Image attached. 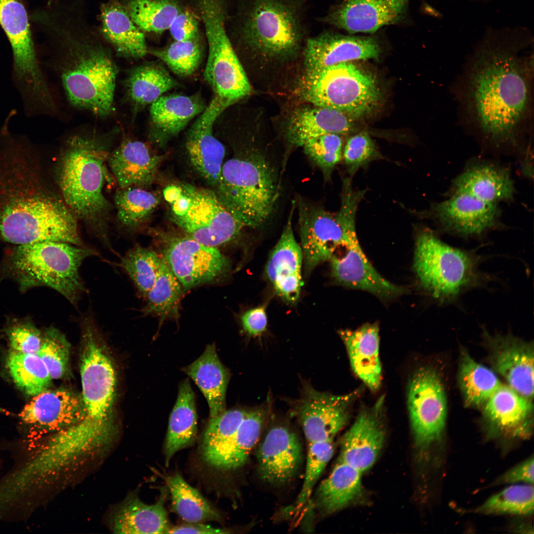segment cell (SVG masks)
<instances>
[{"label":"cell","instance_id":"28","mask_svg":"<svg viewBox=\"0 0 534 534\" xmlns=\"http://www.w3.org/2000/svg\"><path fill=\"white\" fill-rule=\"evenodd\" d=\"M208 47L204 78L215 95L229 106L248 95L251 87L230 41Z\"/></svg>","mask_w":534,"mask_h":534},{"label":"cell","instance_id":"4","mask_svg":"<svg viewBox=\"0 0 534 534\" xmlns=\"http://www.w3.org/2000/svg\"><path fill=\"white\" fill-rule=\"evenodd\" d=\"M111 132L71 136L61 152L56 180L62 200L76 218L110 251L108 222L112 205L103 194L109 179L106 163Z\"/></svg>","mask_w":534,"mask_h":534},{"label":"cell","instance_id":"11","mask_svg":"<svg viewBox=\"0 0 534 534\" xmlns=\"http://www.w3.org/2000/svg\"><path fill=\"white\" fill-rule=\"evenodd\" d=\"M0 25L11 46L13 80L23 102L45 101L51 93L37 58L22 0H0Z\"/></svg>","mask_w":534,"mask_h":534},{"label":"cell","instance_id":"26","mask_svg":"<svg viewBox=\"0 0 534 534\" xmlns=\"http://www.w3.org/2000/svg\"><path fill=\"white\" fill-rule=\"evenodd\" d=\"M261 478L271 485H282L296 475L302 461V447L296 435L277 426L267 433L257 453Z\"/></svg>","mask_w":534,"mask_h":534},{"label":"cell","instance_id":"18","mask_svg":"<svg viewBox=\"0 0 534 534\" xmlns=\"http://www.w3.org/2000/svg\"><path fill=\"white\" fill-rule=\"evenodd\" d=\"M229 105L214 95L188 130L185 148L193 169L209 184H218L221 175L225 148L213 135L214 124Z\"/></svg>","mask_w":534,"mask_h":534},{"label":"cell","instance_id":"34","mask_svg":"<svg viewBox=\"0 0 534 534\" xmlns=\"http://www.w3.org/2000/svg\"><path fill=\"white\" fill-rule=\"evenodd\" d=\"M453 192L471 195L487 203L511 200L514 182L509 171L502 166L488 162L477 163L467 167L453 182Z\"/></svg>","mask_w":534,"mask_h":534},{"label":"cell","instance_id":"8","mask_svg":"<svg viewBox=\"0 0 534 534\" xmlns=\"http://www.w3.org/2000/svg\"><path fill=\"white\" fill-rule=\"evenodd\" d=\"M95 250L67 242L44 241L17 245L9 258V269L21 289L45 286L76 306L86 288L79 269Z\"/></svg>","mask_w":534,"mask_h":534},{"label":"cell","instance_id":"46","mask_svg":"<svg viewBox=\"0 0 534 534\" xmlns=\"http://www.w3.org/2000/svg\"><path fill=\"white\" fill-rule=\"evenodd\" d=\"M6 364L16 385L28 396H36L51 384L46 366L37 354L12 350L7 355Z\"/></svg>","mask_w":534,"mask_h":534},{"label":"cell","instance_id":"27","mask_svg":"<svg viewBox=\"0 0 534 534\" xmlns=\"http://www.w3.org/2000/svg\"><path fill=\"white\" fill-rule=\"evenodd\" d=\"M206 106L198 92L190 95L165 94L160 96L150 105V142L159 147L165 146Z\"/></svg>","mask_w":534,"mask_h":534},{"label":"cell","instance_id":"30","mask_svg":"<svg viewBox=\"0 0 534 534\" xmlns=\"http://www.w3.org/2000/svg\"><path fill=\"white\" fill-rule=\"evenodd\" d=\"M168 495L165 489L153 504L142 502L137 495H128L111 512L109 524L115 534H167L170 526L164 507Z\"/></svg>","mask_w":534,"mask_h":534},{"label":"cell","instance_id":"55","mask_svg":"<svg viewBox=\"0 0 534 534\" xmlns=\"http://www.w3.org/2000/svg\"><path fill=\"white\" fill-rule=\"evenodd\" d=\"M6 333L12 350L26 354L38 353L43 333L31 322H18L9 327Z\"/></svg>","mask_w":534,"mask_h":534},{"label":"cell","instance_id":"25","mask_svg":"<svg viewBox=\"0 0 534 534\" xmlns=\"http://www.w3.org/2000/svg\"><path fill=\"white\" fill-rule=\"evenodd\" d=\"M277 244L269 255L265 275L285 302L293 305L298 300L303 284L301 268L303 255L292 227L294 204Z\"/></svg>","mask_w":534,"mask_h":534},{"label":"cell","instance_id":"10","mask_svg":"<svg viewBox=\"0 0 534 534\" xmlns=\"http://www.w3.org/2000/svg\"><path fill=\"white\" fill-rule=\"evenodd\" d=\"M299 89L303 98L313 105L339 111L351 118L371 113L381 96L375 78L351 62L306 71Z\"/></svg>","mask_w":534,"mask_h":534},{"label":"cell","instance_id":"12","mask_svg":"<svg viewBox=\"0 0 534 534\" xmlns=\"http://www.w3.org/2000/svg\"><path fill=\"white\" fill-rule=\"evenodd\" d=\"M162 256L181 285L189 289L210 282L229 272L231 262L217 247L205 245L191 237L152 229Z\"/></svg>","mask_w":534,"mask_h":534},{"label":"cell","instance_id":"40","mask_svg":"<svg viewBox=\"0 0 534 534\" xmlns=\"http://www.w3.org/2000/svg\"><path fill=\"white\" fill-rule=\"evenodd\" d=\"M267 416L265 407L247 411L232 438L208 464L225 471L243 466L259 440Z\"/></svg>","mask_w":534,"mask_h":534},{"label":"cell","instance_id":"52","mask_svg":"<svg viewBox=\"0 0 534 534\" xmlns=\"http://www.w3.org/2000/svg\"><path fill=\"white\" fill-rule=\"evenodd\" d=\"M306 154L321 170L325 180L330 179L341 161L343 142L340 135L329 134L307 140L302 145Z\"/></svg>","mask_w":534,"mask_h":534},{"label":"cell","instance_id":"39","mask_svg":"<svg viewBox=\"0 0 534 534\" xmlns=\"http://www.w3.org/2000/svg\"><path fill=\"white\" fill-rule=\"evenodd\" d=\"M361 474L338 460L330 474L317 488L316 507L323 513L331 514L353 502L362 491Z\"/></svg>","mask_w":534,"mask_h":534},{"label":"cell","instance_id":"2","mask_svg":"<svg viewBox=\"0 0 534 534\" xmlns=\"http://www.w3.org/2000/svg\"><path fill=\"white\" fill-rule=\"evenodd\" d=\"M38 19L52 40L54 67L74 106L106 117L114 111L118 68L110 48L87 19L79 2L53 3Z\"/></svg>","mask_w":534,"mask_h":534},{"label":"cell","instance_id":"60","mask_svg":"<svg viewBox=\"0 0 534 534\" xmlns=\"http://www.w3.org/2000/svg\"><path fill=\"white\" fill-rule=\"evenodd\" d=\"M48 5H50L57 0H46Z\"/></svg>","mask_w":534,"mask_h":534},{"label":"cell","instance_id":"5","mask_svg":"<svg viewBox=\"0 0 534 534\" xmlns=\"http://www.w3.org/2000/svg\"><path fill=\"white\" fill-rule=\"evenodd\" d=\"M9 169L0 173V239L17 245L79 244L78 220L63 200L39 188L28 171Z\"/></svg>","mask_w":534,"mask_h":534},{"label":"cell","instance_id":"1","mask_svg":"<svg viewBox=\"0 0 534 534\" xmlns=\"http://www.w3.org/2000/svg\"><path fill=\"white\" fill-rule=\"evenodd\" d=\"M486 39L467 61L458 98L466 121L496 145L515 144L531 127L533 56L523 45Z\"/></svg>","mask_w":534,"mask_h":534},{"label":"cell","instance_id":"56","mask_svg":"<svg viewBox=\"0 0 534 534\" xmlns=\"http://www.w3.org/2000/svg\"><path fill=\"white\" fill-rule=\"evenodd\" d=\"M199 19L191 9L183 7L171 23L169 30L175 41L192 40L201 35L199 29Z\"/></svg>","mask_w":534,"mask_h":534},{"label":"cell","instance_id":"29","mask_svg":"<svg viewBox=\"0 0 534 534\" xmlns=\"http://www.w3.org/2000/svg\"><path fill=\"white\" fill-rule=\"evenodd\" d=\"M162 160L146 143L125 139L110 152L107 162L119 188H146L154 181Z\"/></svg>","mask_w":534,"mask_h":534},{"label":"cell","instance_id":"31","mask_svg":"<svg viewBox=\"0 0 534 534\" xmlns=\"http://www.w3.org/2000/svg\"><path fill=\"white\" fill-rule=\"evenodd\" d=\"M98 32L120 56L137 59L148 53L144 34L132 20L121 0L101 4Z\"/></svg>","mask_w":534,"mask_h":534},{"label":"cell","instance_id":"19","mask_svg":"<svg viewBox=\"0 0 534 534\" xmlns=\"http://www.w3.org/2000/svg\"><path fill=\"white\" fill-rule=\"evenodd\" d=\"M408 0H343L320 21L348 32L373 33L406 15Z\"/></svg>","mask_w":534,"mask_h":534},{"label":"cell","instance_id":"17","mask_svg":"<svg viewBox=\"0 0 534 534\" xmlns=\"http://www.w3.org/2000/svg\"><path fill=\"white\" fill-rule=\"evenodd\" d=\"M448 233L462 237H478L497 225V205L464 192H453L448 199L431 207L430 213Z\"/></svg>","mask_w":534,"mask_h":534},{"label":"cell","instance_id":"6","mask_svg":"<svg viewBox=\"0 0 534 534\" xmlns=\"http://www.w3.org/2000/svg\"><path fill=\"white\" fill-rule=\"evenodd\" d=\"M481 259L471 251L447 244L425 229L416 237L413 267L422 289L444 305L487 283L490 276L480 270Z\"/></svg>","mask_w":534,"mask_h":534},{"label":"cell","instance_id":"41","mask_svg":"<svg viewBox=\"0 0 534 534\" xmlns=\"http://www.w3.org/2000/svg\"><path fill=\"white\" fill-rule=\"evenodd\" d=\"M114 199L118 224L131 233L146 222L160 202L158 193L137 186L119 188Z\"/></svg>","mask_w":534,"mask_h":534},{"label":"cell","instance_id":"16","mask_svg":"<svg viewBox=\"0 0 534 534\" xmlns=\"http://www.w3.org/2000/svg\"><path fill=\"white\" fill-rule=\"evenodd\" d=\"M298 206L301 247L309 273L345 246L346 235L337 213L301 201Z\"/></svg>","mask_w":534,"mask_h":534},{"label":"cell","instance_id":"37","mask_svg":"<svg viewBox=\"0 0 534 534\" xmlns=\"http://www.w3.org/2000/svg\"><path fill=\"white\" fill-rule=\"evenodd\" d=\"M126 99L134 112L150 105L178 83L160 64L146 62L132 68L124 81Z\"/></svg>","mask_w":534,"mask_h":534},{"label":"cell","instance_id":"21","mask_svg":"<svg viewBox=\"0 0 534 534\" xmlns=\"http://www.w3.org/2000/svg\"><path fill=\"white\" fill-rule=\"evenodd\" d=\"M345 254L333 255L329 260L331 275L338 284L367 291L382 300H391L407 292L406 288L393 284L373 267L363 252L357 237L345 245Z\"/></svg>","mask_w":534,"mask_h":534},{"label":"cell","instance_id":"23","mask_svg":"<svg viewBox=\"0 0 534 534\" xmlns=\"http://www.w3.org/2000/svg\"><path fill=\"white\" fill-rule=\"evenodd\" d=\"M84 413L81 395L60 388L34 396L19 417L31 430L54 433L78 422Z\"/></svg>","mask_w":534,"mask_h":534},{"label":"cell","instance_id":"49","mask_svg":"<svg viewBox=\"0 0 534 534\" xmlns=\"http://www.w3.org/2000/svg\"><path fill=\"white\" fill-rule=\"evenodd\" d=\"M161 259L152 249L138 244L130 249L121 259V267L144 297L155 282Z\"/></svg>","mask_w":534,"mask_h":534},{"label":"cell","instance_id":"3","mask_svg":"<svg viewBox=\"0 0 534 534\" xmlns=\"http://www.w3.org/2000/svg\"><path fill=\"white\" fill-rule=\"evenodd\" d=\"M81 324L80 372L84 415L78 422L57 431L54 437L63 455L74 461L86 462L104 455L117 437V379L114 363L94 317H83Z\"/></svg>","mask_w":534,"mask_h":534},{"label":"cell","instance_id":"33","mask_svg":"<svg viewBox=\"0 0 534 534\" xmlns=\"http://www.w3.org/2000/svg\"><path fill=\"white\" fill-rule=\"evenodd\" d=\"M379 330L378 323L375 322L364 324L355 330L338 331L353 371L372 391L378 390L381 383Z\"/></svg>","mask_w":534,"mask_h":534},{"label":"cell","instance_id":"13","mask_svg":"<svg viewBox=\"0 0 534 534\" xmlns=\"http://www.w3.org/2000/svg\"><path fill=\"white\" fill-rule=\"evenodd\" d=\"M188 202L173 221L187 235L210 247L229 243L240 235L244 226L223 205L213 191L185 183Z\"/></svg>","mask_w":534,"mask_h":534},{"label":"cell","instance_id":"36","mask_svg":"<svg viewBox=\"0 0 534 534\" xmlns=\"http://www.w3.org/2000/svg\"><path fill=\"white\" fill-rule=\"evenodd\" d=\"M205 397L214 417L225 410V397L230 373L222 364L214 344L208 345L196 360L182 369Z\"/></svg>","mask_w":534,"mask_h":534},{"label":"cell","instance_id":"22","mask_svg":"<svg viewBox=\"0 0 534 534\" xmlns=\"http://www.w3.org/2000/svg\"><path fill=\"white\" fill-rule=\"evenodd\" d=\"M380 52L374 37L326 31L307 40L305 64L306 71H313L343 62L377 59Z\"/></svg>","mask_w":534,"mask_h":534},{"label":"cell","instance_id":"59","mask_svg":"<svg viewBox=\"0 0 534 534\" xmlns=\"http://www.w3.org/2000/svg\"><path fill=\"white\" fill-rule=\"evenodd\" d=\"M225 529L216 528L201 523H187L170 527L167 534H227Z\"/></svg>","mask_w":534,"mask_h":534},{"label":"cell","instance_id":"20","mask_svg":"<svg viewBox=\"0 0 534 534\" xmlns=\"http://www.w3.org/2000/svg\"><path fill=\"white\" fill-rule=\"evenodd\" d=\"M383 396L371 407L361 410L343 436L338 460L361 473L375 463L383 445Z\"/></svg>","mask_w":534,"mask_h":534},{"label":"cell","instance_id":"58","mask_svg":"<svg viewBox=\"0 0 534 534\" xmlns=\"http://www.w3.org/2000/svg\"><path fill=\"white\" fill-rule=\"evenodd\" d=\"M242 327L250 335L257 336L265 331L267 326V315L265 306L250 309L241 317Z\"/></svg>","mask_w":534,"mask_h":534},{"label":"cell","instance_id":"45","mask_svg":"<svg viewBox=\"0 0 534 534\" xmlns=\"http://www.w3.org/2000/svg\"><path fill=\"white\" fill-rule=\"evenodd\" d=\"M133 22L144 34H161L184 7L179 0H121Z\"/></svg>","mask_w":534,"mask_h":534},{"label":"cell","instance_id":"35","mask_svg":"<svg viewBox=\"0 0 534 534\" xmlns=\"http://www.w3.org/2000/svg\"><path fill=\"white\" fill-rule=\"evenodd\" d=\"M348 116L339 111L313 105L297 109L289 120L287 134L294 146H302L308 140L322 135L346 134L353 123Z\"/></svg>","mask_w":534,"mask_h":534},{"label":"cell","instance_id":"32","mask_svg":"<svg viewBox=\"0 0 534 534\" xmlns=\"http://www.w3.org/2000/svg\"><path fill=\"white\" fill-rule=\"evenodd\" d=\"M484 405V416L496 433L512 438L529 435L531 400L502 384Z\"/></svg>","mask_w":534,"mask_h":534},{"label":"cell","instance_id":"53","mask_svg":"<svg viewBox=\"0 0 534 534\" xmlns=\"http://www.w3.org/2000/svg\"><path fill=\"white\" fill-rule=\"evenodd\" d=\"M333 452L332 442H319L308 444L304 481L295 503L296 511L301 509L309 500L315 483L332 457Z\"/></svg>","mask_w":534,"mask_h":534},{"label":"cell","instance_id":"48","mask_svg":"<svg viewBox=\"0 0 534 534\" xmlns=\"http://www.w3.org/2000/svg\"><path fill=\"white\" fill-rule=\"evenodd\" d=\"M533 485H514L505 488L473 509L486 515H530L534 512Z\"/></svg>","mask_w":534,"mask_h":534},{"label":"cell","instance_id":"15","mask_svg":"<svg viewBox=\"0 0 534 534\" xmlns=\"http://www.w3.org/2000/svg\"><path fill=\"white\" fill-rule=\"evenodd\" d=\"M360 392L335 395L316 391L309 385L304 386L293 413L302 425L308 444L332 442L348 421L351 405Z\"/></svg>","mask_w":534,"mask_h":534},{"label":"cell","instance_id":"24","mask_svg":"<svg viewBox=\"0 0 534 534\" xmlns=\"http://www.w3.org/2000/svg\"><path fill=\"white\" fill-rule=\"evenodd\" d=\"M490 350V360L494 370L508 385L525 398L534 395L533 345L511 334L491 336L486 331Z\"/></svg>","mask_w":534,"mask_h":534},{"label":"cell","instance_id":"14","mask_svg":"<svg viewBox=\"0 0 534 534\" xmlns=\"http://www.w3.org/2000/svg\"><path fill=\"white\" fill-rule=\"evenodd\" d=\"M408 408L416 446L422 451L442 444L447 415L446 395L437 372L418 369L410 381Z\"/></svg>","mask_w":534,"mask_h":534},{"label":"cell","instance_id":"44","mask_svg":"<svg viewBox=\"0 0 534 534\" xmlns=\"http://www.w3.org/2000/svg\"><path fill=\"white\" fill-rule=\"evenodd\" d=\"M161 257L157 277L146 296V305L141 309L145 315L158 316L160 324L167 319H178L181 295L180 283Z\"/></svg>","mask_w":534,"mask_h":534},{"label":"cell","instance_id":"38","mask_svg":"<svg viewBox=\"0 0 534 534\" xmlns=\"http://www.w3.org/2000/svg\"><path fill=\"white\" fill-rule=\"evenodd\" d=\"M197 430L195 396L187 379L179 385L177 399L170 416L165 444L167 467L177 452L194 442Z\"/></svg>","mask_w":534,"mask_h":534},{"label":"cell","instance_id":"7","mask_svg":"<svg viewBox=\"0 0 534 534\" xmlns=\"http://www.w3.org/2000/svg\"><path fill=\"white\" fill-rule=\"evenodd\" d=\"M219 200L244 227H262L273 214L280 194L277 175L256 153L234 157L222 166Z\"/></svg>","mask_w":534,"mask_h":534},{"label":"cell","instance_id":"51","mask_svg":"<svg viewBox=\"0 0 534 534\" xmlns=\"http://www.w3.org/2000/svg\"><path fill=\"white\" fill-rule=\"evenodd\" d=\"M70 344L63 333L51 326L43 334L37 355L41 358L52 379L63 378L68 372Z\"/></svg>","mask_w":534,"mask_h":534},{"label":"cell","instance_id":"42","mask_svg":"<svg viewBox=\"0 0 534 534\" xmlns=\"http://www.w3.org/2000/svg\"><path fill=\"white\" fill-rule=\"evenodd\" d=\"M172 498V507L187 523L220 521L222 516L199 491L189 485L178 473L165 478Z\"/></svg>","mask_w":534,"mask_h":534},{"label":"cell","instance_id":"47","mask_svg":"<svg viewBox=\"0 0 534 534\" xmlns=\"http://www.w3.org/2000/svg\"><path fill=\"white\" fill-rule=\"evenodd\" d=\"M204 50L201 36L187 41L174 40L161 48H148V53L160 59L178 76L188 77L193 75L199 68Z\"/></svg>","mask_w":534,"mask_h":534},{"label":"cell","instance_id":"57","mask_svg":"<svg viewBox=\"0 0 534 534\" xmlns=\"http://www.w3.org/2000/svg\"><path fill=\"white\" fill-rule=\"evenodd\" d=\"M534 463L532 456L506 471L495 483L497 484L524 483L533 485Z\"/></svg>","mask_w":534,"mask_h":534},{"label":"cell","instance_id":"9","mask_svg":"<svg viewBox=\"0 0 534 534\" xmlns=\"http://www.w3.org/2000/svg\"><path fill=\"white\" fill-rule=\"evenodd\" d=\"M301 0H247L234 32L253 52L270 57L292 55L305 32Z\"/></svg>","mask_w":534,"mask_h":534},{"label":"cell","instance_id":"50","mask_svg":"<svg viewBox=\"0 0 534 534\" xmlns=\"http://www.w3.org/2000/svg\"><path fill=\"white\" fill-rule=\"evenodd\" d=\"M247 411L241 409L225 410L210 417L201 444V454L208 464L225 447L236 433Z\"/></svg>","mask_w":534,"mask_h":534},{"label":"cell","instance_id":"54","mask_svg":"<svg viewBox=\"0 0 534 534\" xmlns=\"http://www.w3.org/2000/svg\"><path fill=\"white\" fill-rule=\"evenodd\" d=\"M342 156L351 178L359 168L380 157L374 142L366 132L350 137L345 145Z\"/></svg>","mask_w":534,"mask_h":534},{"label":"cell","instance_id":"43","mask_svg":"<svg viewBox=\"0 0 534 534\" xmlns=\"http://www.w3.org/2000/svg\"><path fill=\"white\" fill-rule=\"evenodd\" d=\"M458 381L466 405H484L502 384L490 369L476 362L462 350L458 373Z\"/></svg>","mask_w":534,"mask_h":534}]
</instances>
